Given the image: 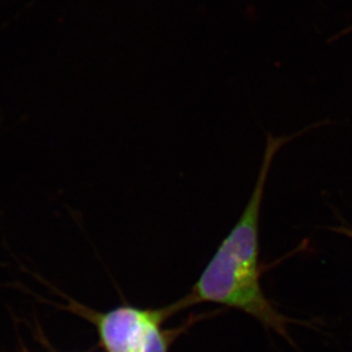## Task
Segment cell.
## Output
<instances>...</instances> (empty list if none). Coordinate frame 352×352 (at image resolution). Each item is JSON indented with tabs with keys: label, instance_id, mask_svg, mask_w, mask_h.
I'll list each match as a JSON object with an SVG mask.
<instances>
[{
	"label": "cell",
	"instance_id": "1",
	"mask_svg": "<svg viewBox=\"0 0 352 352\" xmlns=\"http://www.w3.org/2000/svg\"><path fill=\"white\" fill-rule=\"evenodd\" d=\"M288 138L267 136V146L251 198L230 232L200 274L189 294L176 302L177 311L201 302L246 312L262 324L284 333L285 318L265 298L261 287L260 217L271 164Z\"/></svg>",
	"mask_w": 352,
	"mask_h": 352
},
{
	"label": "cell",
	"instance_id": "2",
	"mask_svg": "<svg viewBox=\"0 0 352 352\" xmlns=\"http://www.w3.org/2000/svg\"><path fill=\"white\" fill-rule=\"evenodd\" d=\"M98 329L107 352H133L153 326L175 314L174 305L162 309H140L122 305L108 312H93L77 305Z\"/></svg>",
	"mask_w": 352,
	"mask_h": 352
},
{
	"label": "cell",
	"instance_id": "3",
	"mask_svg": "<svg viewBox=\"0 0 352 352\" xmlns=\"http://www.w3.org/2000/svg\"><path fill=\"white\" fill-rule=\"evenodd\" d=\"M174 336V331H163L160 324L153 326L133 352H168Z\"/></svg>",
	"mask_w": 352,
	"mask_h": 352
}]
</instances>
